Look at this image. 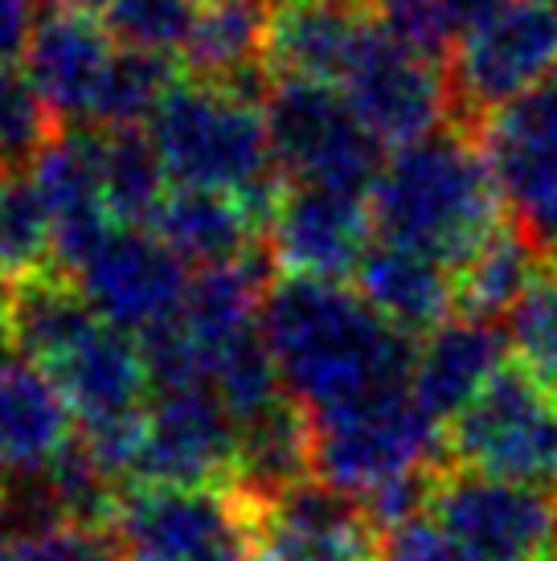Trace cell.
I'll use <instances>...</instances> for the list:
<instances>
[{
	"instance_id": "cell-1",
	"label": "cell",
	"mask_w": 557,
	"mask_h": 561,
	"mask_svg": "<svg viewBox=\"0 0 557 561\" xmlns=\"http://www.w3.org/2000/svg\"><path fill=\"white\" fill-rule=\"evenodd\" d=\"M278 377L308 419L410 390L418 341L332 279L275 275L259 316Z\"/></svg>"
},
{
	"instance_id": "cell-2",
	"label": "cell",
	"mask_w": 557,
	"mask_h": 561,
	"mask_svg": "<svg viewBox=\"0 0 557 561\" xmlns=\"http://www.w3.org/2000/svg\"><path fill=\"white\" fill-rule=\"evenodd\" d=\"M370 214L382 242L431 254L451 271L504 226L492 172L476 140L455 124L394 148L370 188Z\"/></svg>"
},
{
	"instance_id": "cell-3",
	"label": "cell",
	"mask_w": 557,
	"mask_h": 561,
	"mask_svg": "<svg viewBox=\"0 0 557 561\" xmlns=\"http://www.w3.org/2000/svg\"><path fill=\"white\" fill-rule=\"evenodd\" d=\"M148 136L172 185L234 193L254 209L263 230L271 226L287 181L275 169L263 94L185 79L148 119Z\"/></svg>"
},
{
	"instance_id": "cell-4",
	"label": "cell",
	"mask_w": 557,
	"mask_h": 561,
	"mask_svg": "<svg viewBox=\"0 0 557 561\" xmlns=\"http://www.w3.org/2000/svg\"><path fill=\"white\" fill-rule=\"evenodd\" d=\"M447 124L476 131L484 115L557 75L554 0H488L443 58Z\"/></svg>"
},
{
	"instance_id": "cell-5",
	"label": "cell",
	"mask_w": 557,
	"mask_h": 561,
	"mask_svg": "<svg viewBox=\"0 0 557 561\" xmlns=\"http://www.w3.org/2000/svg\"><path fill=\"white\" fill-rule=\"evenodd\" d=\"M311 422V476L365 500L382 483L422 476L447 463L443 426L410 390L382 393Z\"/></svg>"
},
{
	"instance_id": "cell-6",
	"label": "cell",
	"mask_w": 557,
	"mask_h": 561,
	"mask_svg": "<svg viewBox=\"0 0 557 561\" xmlns=\"http://www.w3.org/2000/svg\"><path fill=\"white\" fill-rule=\"evenodd\" d=\"M266 127L275 169L287 185L370 197L373 181L386 169V148L328 82L275 79L266 91Z\"/></svg>"
},
{
	"instance_id": "cell-7",
	"label": "cell",
	"mask_w": 557,
	"mask_h": 561,
	"mask_svg": "<svg viewBox=\"0 0 557 561\" xmlns=\"http://www.w3.org/2000/svg\"><path fill=\"white\" fill-rule=\"evenodd\" d=\"M471 140L492 172L504 221L542 250L557 254V75L484 115Z\"/></svg>"
},
{
	"instance_id": "cell-8",
	"label": "cell",
	"mask_w": 557,
	"mask_h": 561,
	"mask_svg": "<svg viewBox=\"0 0 557 561\" xmlns=\"http://www.w3.org/2000/svg\"><path fill=\"white\" fill-rule=\"evenodd\" d=\"M447 463L521 483H557V393L504 365L464 414L443 426Z\"/></svg>"
},
{
	"instance_id": "cell-9",
	"label": "cell",
	"mask_w": 557,
	"mask_h": 561,
	"mask_svg": "<svg viewBox=\"0 0 557 561\" xmlns=\"http://www.w3.org/2000/svg\"><path fill=\"white\" fill-rule=\"evenodd\" d=\"M427 516L471 561H545L557 549V500L542 483L443 463L431 476Z\"/></svg>"
},
{
	"instance_id": "cell-10",
	"label": "cell",
	"mask_w": 557,
	"mask_h": 561,
	"mask_svg": "<svg viewBox=\"0 0 557 561\" xmlns=\"http://www.w3.org/2000/svg\"><path fill=\"white\" fill-rule=\"evenodd\" d=\"M337 91L382 148H406L451 119L443 62L386 30L377 13L356 37Z\"/></svg>"
},
{
	"instance_id": "cell-11",
	"label": "cell",
	"mask_w": 557,
	"mask_h": 561,
	"mask_svg": "<svg viewBox=\"0 0 557 561\" xmlns=\"http://www.w3.org/2000/svg\"><path fill=\"white\" fill-rule=\"evenodd\" d=\"M238 513L247 525L254 561H373L382 533L373 529L365 504L332 483L304 480L275 492H238Z\"/></svg>"
},
{
	"instance_id": "cell-12",
	"label": "cell",
	"mask_w": 557,
	"mask_h": 561,
	"mask_svg": "<svg viewBox=\"0 0 557 561\" xmlns=\"http://www.w3.org/2000/svg\"><path fill=\"white\" fill-rule=\"evenodd\" d=\"M107 533L127 558L148 561H221L250 549L230 488L127 483Z\"/></svg>"
},
{
	"instance_id": "cell-13",
	"label": "cell",
	"mask_w": 557,
	"mask_h": 561,
	"mask_svg": "<svg viewBox=\"0 0 557 561\" xmlns=\"http://www.w3.org/2000/svg\"><path fill=\"white\" fill-rule=\"evenodd\" d=\"M238 476V422L209 386L152 390L144 405L136 480L164 488H230Z\"/></svg>"
},
{
	"instance_id": "cell-14",
	"label": "cell",
	"mask_w": 557,
	"mask_h": 561,
	"mask_svg": "<svg viewBox=\"0 0 557 561\" xmlns=\"http://www.w3.org/2000/svg\"><path fill=\"white\" fill-rule=\"evenodd\" d=\"M189 279L193 275L185 263L152 230L139 226H115L75 275L78 291L99 312V320L136 341L181 312Z\"/></svg>"
},
{
	"instance_id": "cell-15",
	"label": "cell",
	"mask_w": 557,
	"mask_h": 561,
	"mask_svg": "<svg viewBox=\"0 0 557 561\" xmlns=\"http://www.w3.org/2000/svg\"><path fill=\"white\" fill-rule=\"evenodd\" d=\"M263 242L278 275L353 279L373 247L370 197L320 185H283Z\"/></svg>"
},
{
	"instance_id": "cell-16",
	"label": "cell",
	"mask_w": 557,
	"mask_h": 561,
	"mask_svg": "<svg viewBox=\"0 0 557 561\" xmlns=\"http://www.w3.org/2000/svg\"><path fill=\"white\" fill-rule=\"evenodd\" d=\"M111 58L115 42L107 37L103 21L49 9L25 54V79L42 94L58 127H82L91 124Z\"/></svg>"
},
{
	"instance_id": "cell-17",
	"label": "cell",
	"mask_w": 557,
	"mask_h": 561,
	"mask_svg": "<svg viewBox=\"0 0 557 561\" xmlns=\"http://www.w3.org/2000/svg\"><path fill=\"white\" fill-rule=\"evenodd\" d=\"M504 357H509L504 324L476 320V316H451L447 324H439L418 341L410 393L439 426H447L504 369Z\"/></svg>"
},
{
	"instance_id": "cell-18",
	"label": "cell",
	"mask_w": 557,
	"mask_h": 561,
	"mask_svg": "<svg viewBox=\"0 0 557 561\" xmlns=\"http://www.w3.org/2000/svg\"><path fill=\"white\" fill-rule=\"evenodd\" d=\"M373 21L365 0H271L266 75L337 87L356 37Z\"/></svg>"
},
{
	"instance_id": "cell-19",
	"label": "cell",
	"mask_w": 557,
	"mask_h": 561,
	"mask_svg": "<svg viewBox=\"0 0 557 561\" xmlns=\"http://www.w3.org/2000/svg\"><path fill=\"white\" fill-rule=\"evenodd\" d=\"M46 374L54 377L70 414L82 426L144 414L148 390H152L139 341L111 324L94 328L87 341L70 348L58 365H49Z\"/></svg>"
},
{
	"instance_id": "cell-20",
	"label": "cell",
	"mask_w": 557,
	"mask_h": 561,
	"mask_svg": "<svg viewBox=\"0 0 557 561\" xmlns=\"http://www.w3.org/2000/svg\"><path fill=\"white\" fill-rule=\"evenodd\" d=\"M353 283L373 312L414 341H422L439 324H447L451 316H459L455 271L431 254L394 247L382 238H373V247L365 250Z\"/></svg>"
},
{
	"instance_id": "cell-21",
	"label": "cell",
	"mask_w": 557,
	"mask_h": 561,
	"mask_svg": "<svg viewBox=\"0 0 557 561\" xmlns=\"http://www.w3.org/2000/svg\"><path fill=\"white\" fill-rule=\"evenodd\" d=\"M164 247L185 266H221L247 259L250 250L263 247V221L254 218L242 197L234 193H214V188H189L172 185L164 202L156 205L148 221Z\"/></svg>"
},
{
	"instance_id": "cell-22",
	"label": "cell",
	"mask_w": 557,
	"mask_h": 561,
	"mask_svg": "<svg viewBox=\"0 0 557 561\" xmlns=\"http://www.w3.org/2000/svg\"><path fill=\"white\" fill-rule=\"evenodd\" d=\"M70 405L33 360H0V468L9 476L42 471L70 443Z\"/></svg>"
},
{
	"instance_id": "cell-23",
	"label": "cell",
	"mask_w": 557,
	"mask_h": 561,
	"mask_svg": "<svg viewBox=\"0 0 557 561\" xmlns=\"http://www.w3.org/2000/svg\"><path fill=\"white\" fill-rule=\"evenodd\" d=\"M266 25H271V0H205L197 30L177 62L189 70V79L226 82L266 99L271 91V75L263 66Z\"/></svg>"
},
{
	"instance_id": "cell-24",
	"label": "cell",
	"mask_w": 557,
	"mask_h": 561,
	"mask_svg": "<svg viewBox=\"0 0 557 561\" xmlns=\"http://www.w3.org/2000/svg\"><path fill=\"white\" fill-rule=\"evenodd\" d=\"M103 324L78 283L62 271H37L25 279L9 283V332H13V353L21 360H33L37 369H49L78 348Z\"/></svg>"
},
{
	"instance_id": "cell-25",
	"label": "cell",
	"mask_w": 557,
	"mask_h": 561,
	"mask_svg": "<svg viewBox=\"0 0 557 561\" xmlns=\"http://www.w3.org/2000/svg\"><path fill=\"white\" fill-rule=\"evenodd\" d=\"M99 181L115 226L148 230L156 205L172 188L148 127H99Z\"/></svg>"
},
{
	"instance_id": "cell-26",
	"label": "cell",
	"mask_w": 557,
	"mask_h": 561,
	"mask_svg": "<svg viewBox=\"0 0 557 561\" xmlns=\"http://www.w3.org/2000/svg\"><path fill=\"white\" fill-rule=\"evenodd\" d=\"M542 266V250L533 247L516 226H500L459 271H455V304L459 316L496 320L509 316V308L521 299L533 275Z\"/></svg>"
},
{
	"instance_id": "cell-27",
	"label": "cell",
	"mask_w": 557,
	"mask_h": 561,
	"mask_svg": "<svg viewBox=\"0 0 557 561\" xmlns=\"http://www.w3.org/2000/svg\"><path fill=\"white\" fill-rule=\"evenodd\" d=\"M177 82V58L115 46L103 91L94 99L91 127H148Z\"/></svg>"
},
{
	"instance_id": "cell-28",
	"label": "cell",
	"mask_w": 557,
	"mask_h": 561,
	"mask_svg": "<svg viewBox=\"0 0 557 561\" xmlns=\"http://www.w3.org/2000/svg\"><path fill=\"white\" fill-rule=\"evenodd\" d=\"M54 266V221L30 172L0 181V279L16 283Z\"/></svg>"
},
{
	"instance_id": "cell-29",
	"label": "cell",
	"mask_w": 557,
	"mask_h": 561,
	"mask_svg": "<svg viewBox=\"0 0 557 561\" xmlns=\"http://www.w3.org/2000/svg\"><path fill=\"white\" fill-rule=\"evenodd\" d=\"M509 353L537 386L557 393V254L542 259L537 275L504 316Z\"/></svg>"
},
{
	"instance_id": "cell-30",
	"label": "cell",
	"mask_w": 557,
	"mask_h": 561,
	"mask_svg": "<svg viewBox=\"0 0 557 561\" xmlns=\"http://www.w3.org/2000/svg\"><path fill=\"white\" fill-rule=\"evenodd\" d=\"M209 390L221 398V405L230 410L234 422L259 419L263 410L292 398L283 377H278V365L271 357L263 328H250V332H242L238 341L217 353L214 369H209Z\"/></svg>"
},
{
	"instance_id": "cell-31",
	"label": "cell",
	"mask_w": 557,
	"mask_h": 561,
	"mask_svg": "<svg viewBox=\"0 0 557 561\" xmlns=\"http://www.w3.org/2000/svg\"><path fill=\"white\" fill-rule=\"evenodd\" d=\"M49 492L62 508L66 525H82V529H107L111 516H115V504H120V492L124 483H115L107 471L99 468V459L87 451L82 438H70L62 451L49 459L46 468Z\"/></svg>"
},
{
	"instance_id": "cell-32",
	"label": "cell",
	"mask_w": 557,
	"mask_h": 561,
	"mask_svg": "<svg viewBox=\"0 0 557 561\" xmlns=\"http://www.w3.org/2000/svg\"><path fill=\"white\" fill-rule=\"evenodd\" d=\"M202 0H115L103 13V30L120 49L181 58L197 30Z\"/></svg>"
},
{
	"instance_id": "cell-33",
	"label": "cell",
	"mask_w": 557,
	"mask_h": 561,
	"mask_svg": "<svg viewBox=\"0 0 557 561\" xmlns=\"http://www.w3.org/2000/svg\"><path fill=\"white\" fill-rule=\"evenodd\" d=\"M58 131V119L49 115L25 75H0V176L33 169V160L46 152V144Z\"/></svg>"
},
{
	"instance_id": "cell-34",
	"label": "cell",
	"mask_w": 557,
	"mask_h": 561,
	"mask_svg": "<svg viewBox=\"0 0 557 561\" xmlns=\"http://www.w3.org/2000/svg\"><path fill=\"white\" fill-rule=\"evenodd\" d=\"M16 561H127V553L107 529L54 525L37 537L16 541Z\"/></svg>"
},
{
	"instance_id": "cell-35",
	"label": "cell",
	"mask_w": 557,
	"mask_h": 561,
	"mask_svg": "<svg viewBox=\"0 0 557 561\" xmlns=\"http://www.w3.org/2000/svg\"><path fill=\"white\" fill-rule=\"evenodd\" d=\"M377 558L382 561H471L467 549L459 546V541H451L447 533L439 529L427 513L398 525V529L382 533Z\"/></svg>"
},
{
	"instance_id": "cell-36",
	"label": "cell",
	"mask_w": 557,
	"mask_h": 561,
	"mask_svg": "<svg viewBox=\"0 0 557 561\" xmlns=\"http://www.w3.org/2000/svg\"><path fill=\"white\" fill-rule=\"evenodd\" d=\"M37 25V0H0V75L25 66Z\"/></svg>"
},
{
	"instance_id": "cell-37",
	"label": "cell",
	"mask_w": 557,
	"mask_h": 561,
	"mask_svg": "<svg viewBox=\"0 0 557 561\" xmlns=\"http://www.w3.org/2000/svg\"><path fill=\"white\" fill-rule=\"evenodd\" d=\"M115 0H49V9H62V13H82V16H103Z\"/></svg>"
},
{
	"instance_id": "cell-38",
	"label": "cell",
	"mask_w": 557,
	"mask_h": 561,
	"mask_svg": "<svg viewBox=\"0 0 557 561\" xmlns=\"http://www.w3.org/2000/svg\"><path fill=\"white\" fill-rule=\"evenodd\" d=\"M13 348V332H9V283L0 279V360Z\"/></svg>"
},
{
	"instance_id": "cell-39",
	"label": "cell",
	"mask_w": 557,
	"mask_h": 561,
	"mask_svg": "<svg viewBox=\"0 0 557 561\" xmlns=\"http://www.w3.org/2000/svg\"><path fill=\"white\" fill-rule=\"evenodd\" d=\"M0 561H16V537L0 525Z\"/></svg>"
},
{
	"instance_id": "cell-40",
	"label": "cell",
	"mask_w": 557,
	"mask_h": 561,
	"mask_svg": "<svg viewBox=\"0 0 557 561\" xmlns=\"http://www.w3.org/2000/svg\"><path fill=\"white\" fill-rule=\"evenodd\" d=\"M545 561H557V549H554V553H549V558H545Z\"/></svg>"
},
{
	"instance_id": "cell-41",
	"label": "cell",
	"mask_w": 557,
	"mask_h": 561,
	"mask_svg": "<svg viewBox=\"0 0 557 561\" xmlns=\"http://www.w3.org/2000/svg\"><path fill=\"white\" fill-rule=\"evenodd\" d=\"M127 561H148V558H127Z\"/></svg>"
},
{
	"instance_id": "cell-42",
	"label": "cell",
	"mask_w": 557,
	"mask_h": 561,
	"mask_svg": "<svg viewBox=\"0 0 557 561\" xmlns=\"http://www.w3.org/2000/svg\"><path fill=\"white\" fill-rule=\"evenodd\" d=\"M554 500H557V492H554Z\"/></svg>"
},
{
	"instance_id": "cell-43",
	"label": "cell",
	"mask_w": 557,
	"mask_h": 561,
	"mask_svg": "<svg viewBox=\"0 0 557 561\" xmlns=\"http://www.w3.org/2000/svg\"><path fill=\"white\" fill-rule=\"evenodd\" d=\"M0 181H4V176H0Z\"/></svg>"
}]
</instances>
